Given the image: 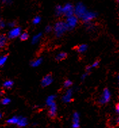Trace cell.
Here are the masks:
<instances>
[{
	"mask_svg": "<svg viewBox=\"0 0 119 128\" xmlns=\"http://www.w3.org/2000/svg\"><path fill=\"white\" fill-rule=\"evenodd\" d=\"M68 29V28L66 25V23L62 21H59L56 22L54 26V31L58 37L62 36Z\"/></svg>",
	"mask_w": 119,
	"mask_h": 128,
	"instance_id": "obj_1",
	"label": "cell"
},
{
	"mask_svg": "<svg viewBox=\"0 0 119 128\" xmlns=\"http://www.w3.org/2000/svg\"><path fill=\"white\" fill-rule=\"evenodd\" d=\"M87 11V8L82 3H79V4H77V6H75V13H74V14H75V16H76L77 18H81L83 16V15L86 13Z\"/></svg>",
	"mask_w": 119,
	"mask_h": 128,
	"instance_id": "obj_2",
	"label": "cell"
},
{
	"mask_svg": "<svg viewBox=\"0 0 119 128\" xmlns=\"http://www.w3.org/2000/svg\"><path fill=\"white\" fill-rule=\"evenodd\" d=\"M75 13V8L72 6L70 4H66L62 7V14L65 15L66 16L69 17L74 15Z\"/></svg>",
	"mask_w": 119,
	"mask_h": 128,
	"instance_id": "obj_3",
	"label": "cell"
},
{
	"mask_svg": "<svg viewBox=\"0 0 119 128\" xmlns=\"http://www.w3.org/2000/svg\"><path fill=\"white\" fill-rule=\"evenodd\" d=\"M111 98V94L109 91L108 89H105L102 92V94L100 98V104H104L108 103L110 100Z\"/></svg>",
	"mask_w": 119,
	"mask_h": 128,
	"instance_id": "obj_4",
	"label": "cell"
},
{
	"mask_svg": "<svg viewBox=\"0 0 119 128\" xmlns=\"http://www.w3.org/2000/svg\"><path fill=\"white\" fill-rule=\"evenodd\" d=\"M77 22H78V18L75 15H72L71 16L67 17L66 19V25L68 26V29L69 28H74L77 26Z\"/></svg>",
	"mask_w": 119,
	"mask_h": 128,
	"instance_id": "obj_5",
	"label": "cell"
},
{
	"mask_svg": "<svg viewBox=\"0 0 119 128\" xmlns=\"http://www.w3.org/2000/svg\"><path fill=\"white\" fill-rule=\"evenodd\" d=\"M21 35V29L20 27H14L9 30L8 33V37L9 39H14L20 37Z\"/></svg>",
	"mask_w": 119,
	"mask_h": 128,
	"instance_id": "obj_6",
	"label": "cell"
},
{
	"mask_svg": "<svg viewBox=\"0 0 119 128\" xmlns=\"http://www.w3.org/2000/svg\"><path fill=\"white\" fill-rule=\"evenodd\" d=\"M96 17V14L94 12H89L87 11V12L83 15V16L82 17V20L84 21L85 22H89L92 20H94Z\"/></svg>",
	"mask_w": 119,
	"mask_h": 128,
	"instance_id": "obj_7",
	"label": "cell"
},
{
	"mask_svg": "<svg viewBox=\"0 0 119 128\" xmlns=\"http://www.w3.org/2000/svg\"><path fill=\"white\" fill-rule=\"evenodd\" d=\"M72 91L71 90H68L66 92V93L64 94V95L63 96L62 100L64 102L68 103L72 101Z\"/></svg>",
	"mask_w": 119,
	"mask_h": 128,
	"instance_id": "obj_8",
	"label": "cell"
},
{
	"mask_svg": "<svg viewBox=\"0 0 119 128\" xmlns=\"http://www.w3.org/2000/svg\"><path fill=\"white\" fill-rule=\"evenodd\" d=\"M52 82H53L52 77L50 74H47L43 78L42 81H41V84L43 87H47L49 86L52 83Z\"/></svg>",
	"mask_w": 119,
	"mask_h": 128,
	"instance_id": "obj_9",
	"label": "cell"
},
{
	"mask_svg": "<svg viewBox=\"0 0 119 128\" xmlns=\"http://www.w3.org/2000/svg\"><path fill=\"white\" fill-rule=\"evenodd\" d=\"M79 120H80V116L79 113H77V112L74 113L73 116H72V121H73V124H72V128H79Z\"/></svg>",
	"mask_w": 119,
	"mask_h": 128,
	"instance_id": "obj_10",
	"label": "cell"
},
{
	"mask_svg": "<svg viewBox=\"0 0 119 128\" xmlns=\"http://www.w3.org/2000/svg\"><path fill=\"white\" fill-rule=\"evenodd\" d=\"M56 112H57V106H56V103H54L51 106H49V114L51 117H54L56 116Z\"/></svg>",
	"mask_w": 119,
	"mask_h": 128,
	"instance_id": "obj_11",
	"label": "cell"
},
{
	"mask_svg": "<svg viewBox=\"0 0 119 128\" xmlns=\"http://www.w3.org/2000/svg\"><path fill=\"white\" fill-rule=\"evenodd\" d=\"M28 124L27 122V119L24 118V117H19V120L18 124H17V126L20 127V128H23V127H25Z\"/></svg>",
	"mask_w": 119,
	"mask_h": 128,
	"instance_id": "obj_12",
	"label": "cell"
},
{
	"mask_svg": "<svg viewBox=\"0 0 119 128\" xmlns=\"http://www.w3.org/2000/svg\"><path fill=\"white\" fill-rule=\"evenodd\" d=\"M19 117L18 116H12L9 119H7V123L9 124H12V125H17L18 122Z\"/></svg>",
	"mask_w": 119,
	"mask_h": 128,
	"instance_id": "obj_13",
	"label": "cell"
},
{
	"mask_svg": "<svg viewBox=\"0 0 119 128\" xmlns=\"http://www.w3.org/2000/svg\"><path fill=\"white\" fill-rule=\"evenodd\" d=\"M55 103V96L51 95L48 96L46 100V104L47 106H51L52 104Z\"/></svg>",
	"mask_w": 119,
	"mask_h": 128,
	"instance_id": "obj_14",
	"label": "cell"
},
{
	"mask_svg": "<svg viewBox=\"0 0 119 128\" xmlns=\"http://www.w3.org/2000/svg\"><path fill=\"white\" fill-rule=\"evenodd\" d=\"M41 37V33H38L37 35H35L33 37V39H32V43H33V44H37L38 42H39Z\"/></svg>",
	"mask_w": 119,
	"mask_h": 128,
	"instance_id": "obj_15",
	"label": "cell"
},
{
	"mask_svg": "<svg viewBox=\"0 0 119 128\" xmlns=\"http://www.w3.org/2000/svg\"><path fill=\"white\" fill-rule=\"evenodd\" d=\"M41 62H42V59L41 58H37V60H35L33 62H32L31 65L33 67H37V66H39L41 64Z\"/></svg>",
	"mask_w": 119,
	"mask_h": 128,
	"instance_id": "obj_16",
	"label": "cell"
},
{
	"mask_svg": "<svg viewBox=\"0 0 119 128\" xmlns=\"http://www.w3.org/2000/svg\"><path fill=\"white\" fill-rule=\"evenodd\" d=\"M77 50H78V51L80 53H83L85 51H87V46L85 44H82L78 47Z\"/></svg>",
	"mask_w": 119,
	"mask_h": 128,
	"instance_id": "obj_17",
	"label": "cell"
},
{
	"mask_svg": "<svg viewBox=\"0 0 119 128\" xmlns=\"http://www.w3.org/2000/svg\"><path fill=\"white\" fill-rule=\"evenodd\" d=\"M13 86V82L10 80H7L3 83V87L5 88H11Z\"/></svg>",
	"mask_w": 119,
	"mask_h": 128,
	"instance_id": "obj_18",
	"label": "cell"
},
{
	"mask_svg": "<svg viewBox=\"0 0 119 128\" xmlns=\"http://www.w3.org/2000/svg\"><path fill=\"white\" fill-rule=\"evenodd\" d=\"M66 54L65 52H60V53H59L57 55L56 59L58 60H63V59H64L66 58Z\"/></svg>",
	"mask_w": 119,
	"mask_h": 128,
	"instance_id": "obj_19",
	"label": "cell"
},
{
	"mask_svg": "<svg viewBox=\"0 0 119 128\" xmlns=\"http://www.w3.org/2000/svg\"><path fill=\"white\" fill-rule=\"evenodd\" d=\"M5 43H6V38L3 35H1L0 36V48L4 46Z\"/></svg>",
	"mask_w": 119,
	"mask_h": 128,
	"instance_id": "obj_20",
	"label": "cell"
},
{
	"mask_svg": "<svg viewBox=\"0 0 119 128\" xmlns=\"http://www.w3.org/2000/svg\"><path fill=\"white\" fill-rule=\"evenodd\" d=\"M7 57L6 56H3L0 57V66H2L5 62L7 61Z\"/></svg>",
	"mask_w": 119,
	"mask_h": 128,
	"instance_id": "obj_21",
	"label": "cell"
},
{
	"mask_svg": "<svg viewBox=\"0 0 119 128\" xmlns=\"http://www.w3.org/2000/svg\"><path fill=\"white\" fill-rule=\"evenodd\" d=\"M56 14H57V15H58V16L62 15V7L60 6H57L56 9Z\"/></svg>",
	"mask_w": 119,
	"mask_h": 128,
	"instance_id": "obj_22",
	"label": "cell"
},
{
	"mask_svg": "<svg viewBox=\"0 0 119 128\" xmlns=\"http://www.w3.org/2000/svg\"><path fill=\"white\" fill-rule=\"evenodd\" d=\"M20 40H21L22 41H25V40H26L28 38V33H21V35H20Z\"/></svg>",
	"mask_w": 119,
	"mask_h": 128,
	"instance_id": "obj_23",
	"label": "cell"
},
{
	"mask_svg": "<svg viewBox=\"0 0 119 128\" xmlns=\"http://www.w3.org/2000/svg\"><path fill=\"white\" fill-rule=\"evenodd\" d=\"M41 22V18L39 16H36L34 18L33 20V23L34 24H38Z\"/></svg>",
	"mask_w": 119,
	"mask_h": 128,
	"instance_id": "obj_24",
	"label": "cell"
},
{
	"mask_svg": "<svg viewBox=\"0 0 119 128\" xmlns=\"http://www.w3.org/2000/svg\"><path fill=\"white\" fill-rule=\"evenodd\" d=\"M9 102H10V100H9L8 98H3L2 100H1V103H2V104L3 105L8 104Z\"/></svg>",
	"mask_w": 119,
	"mask_h": 128,
	"instance_id": "obj_25",
	"label": "cell"
},
{
	"mask_svg": "<svg viewBox=\"0 0 119 128\" xmlns=\"http://www.w3.org/2000/svg\"><path fill=\"white\" fill-rule=\"evenodd\" d=\"M64 87L65 88H69V87L71 86V85H72V82L70 81V80H66L65 82H64Z\"/></svg>",
	"mask_w": 119,
	"mask_h": 128,
	"instance_id": "obj_26",
	"label": "cell"
},
{
	"mask_svg": "<svg viewBox=\"0 0 119 128\" xmlns=\"http://www.w3.org/2000/svg\"><path fill=\"white\" fill-rule=\"evenodd\" d=\"M98 65H99V62H98V61H96V62H94L93 63V64H92V66H91V68H96L97 67Z\"/></svg>",
	"mask_w": 119,
	"mask_h": 128,
	"instance_id": "obj_27",
	"label": "cell"
},
{
	"mask_svg": "<svg viewBox=\"0 0 119 128\" xmlns=\"http://www.w3.org/2000/svg\"><path fill=\"white\" fill-rule=\"evenodd\" d=\"M51 30V27L50 26H47V27L45 28V31L47 32V33H49Z\"/></svg>",
	"mask_w": 119,
	"mask_h": 128,
	"instance_id": "obj_28",
	"label": "cell"
},
{
	"mask_svg": "<svg viewBox=\"0 0 119 128\" xmlns=\"http://www.w3.org/2000/svg\"><path fill=\"white\" fill-rule=\"evenodd\" d=\"M8 25H9V27H15V25H16V24L14 22H9L8 24Z\"/></svg>",
	"mask_w": 119,
	"mask_h": 128,
	"instance_id": "obj_29",
	"label": "cell"
},
{
	"mask_svg": "<svg viewBox=\"0 0 119 128\" xmlns=\"http://www.w3.org/2000/svg\"><path fill=\"white\" fill-rule=\"evenodd\" d=\"M5 26V24L3 22H0V28H3Z\"/></svg>",
	"mask_w": 119,
	"mask_h": 128,
	"instance_id": "obj_30",
	"label": "cell"
},
{
	"mask_svg": "<svg viewBox=\"0 0 119 128\" xmlns=\"http://www.w3.org/2000/svg\"><path fill=\"white\" fill-rule=\"evenodd\" d=\"M116 110H117V112L119 114V103L117 104V108H116Z\"/></svg>",
	"mask_w": 119,
	"mask_h": 128,
	"instance_id": "obj_31",
	"label": "cell"
},
{
	"mask_svg": "<svg viewBox=\"0 0 119 128\" xmlns=\"http://www.w3.org/2000/svg\"><path fill=\"white\" fill-rule=\"evenodd\" d=\"M87 72H86V73H85V74H83V77H82V79H84L85 78V77H87Z\"/></svg>",
	"mask_w": 119,
	"mask_h": 128,
	"instance_id": "obj_32",
	"label": "cell"
},
{
	"mask_svg": "<svg viewBox=\"0 0 119 128\" xmlns=\"http://www.w3.org/2000/svg\"><path fill=\"white\" fill-rule=\"evenodd\" d=\"M117 123L118 124H119V117H118V118H117Z\"/></svg>",
	"mask_w": 119,
	"mask_h": 128,
	"instance_id": "obj_33",
	"label": "cell"
},
{
	"mask_svg": "<svg viewBox=\"0 0 119 128\" xmlns=\"http://www.w3.org/2000/svg\"><path fill=\"white\" fill-rule=\"evenodd\" d=\"M2 1L3 2H7V0H2Z\"/></svg>",
	"mask_w": 119,
	"mask_h": 128,
	"instance_id": "obj_34",
	"label": "cell"
},
{
	"mask_svg": "<svg viewBox=\"0 0 119 128\" xmlns=\"http://www.w3.org/2000/svg\"><path fill=\"white\" fill-rule=\"evenodd\" d=\"M1 118V113H0V119Z\"/></svg>",
	"mask_w": 119,
	"mask_h": 128,
	"instance_id": "obj_35",
	"label": "cell"
},
{
	"mask_svg": "<svg viewBox=\"0 0 119 128\" xmlns=\"http://www.w3.org/2000/svg\"><path fill=\"white\" fill-rule=\"evenodd\" d=\"M118 79H119V77H118Z\"/></svg>",
	"mask_w": 119,
	"mask_h": 128,
	"instance_id": "obj_36",
	"label": "cell"
},
{
	"mask_svg": "<svg viewBox=\"0 0 119 128\" xmlns=\"http://www.w3.org/2000/svg\"><path fill=\"white\" fill-rule=\"evenodd\" d=\"M118 2H119V0H118Z\"/></svg>",
	"mask_w": 119,
	"mask_h": 128,
	"instance_id": "obj_37",
	"label": "cell"
},
{
	"mask_svg": "<svg viewBox=\"0 0 119 128\" xmlns=\"http://www.w3.org/2000/svg\"><path fill=\"white\" fill-rule=\"evenodd\" d=\"M0 22H1V21H0Z\"/></svg>",
	"mask_w": 119,
	"mask_h": 128,
	"instance_id": "obj_38",
	"label": "cell"
}]
</instances>
